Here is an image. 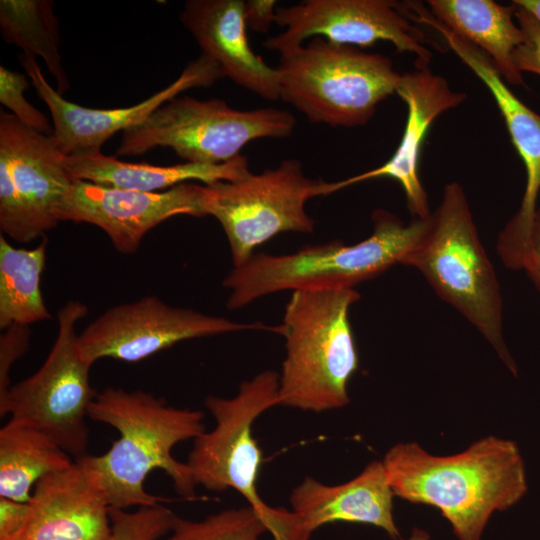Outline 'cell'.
Here are the masks:
<instances>
[{"label": "cell", "instance_id": "cell-11", "mask_svg": "<svg viewBox=\"0 0 540 540\" xmlns=\"http://www.w3.org/2000/svg\"><path fill=\"white\" fill-rule=\"evenodd\" d=\"M65 155L51 135L0 110V230L29 243L53 230L59 207L73 182Z\"/></svg>", "mask_w": 540, "mask_h": 540}, {"label": "cell", "instance_id": "cell-7", "mask_svg": "<svg viewBox=\"0 0 540 540\" xmlns=\"http://www.w3.org/2000/svg\"><path fill=\"white\" fill-rule=\"evenodd\" d=\"M295 125V117L284 109L242 111L222 99L177 96L122 132L116 156H139L163 147L190 163L221 164L240 156L251 141L290 136Z\"/></svg>", "mask_w": 540, "mask_h": 540}, {"label": "cell", "instance_id": "cell-22", "mask_svg": "<svg viewBox=\"0 0 540 540\" xmlns=\"http://www.w3.org/2000/svg\"><path fill=\"white\" fill-rule=\"evenodd\" d=\"M430 13L446 28L484 52L503 80L524 85L513 56L522 43L515 4L492 0H429Z\"/></svg>", "mask_w": 540, "mask_h": 540}, {"label": "cell", "instance_id": "cell-12", "mask_svg": "<svg viewBox=\"0 0 540 540\" xmlns=\"http://www.w3.org/2000/svg\"><path fill=\"white\" fill-rule=\"evenodd\" d=\"M275 24L285 27L268 37L263 46L279 53L307 39L366 48L390 42L399 53L416 57V68H427L432 52L423 31L405 14L402 3L392 0H306L277 6Z\"/></svg>", "mask_w": 540, "mask_h": 540}, {"label": "cell", "instance_id": "cell-10", "mask_svg": "<svg viewBox=\"0 0 540 540\" xmlns=\"http://www.w3.org/2000/svg\"><path fill=\"white\" fill-rule=\"evenodd\" d=\"M204 404L216 424L194 439L187 465L197 486L238 491L263 518L269 509L257 492L262 451L253 437L255 420L279 405V375L263 371L241 383L231 398L208 396Z\"/></svg>", "mask_w": 540, "mask_h": 540}, {"label": "cell", "instance_id": "cell-9", "mask_svg": "<svg viewBox=\"0 0 540 540\" xmlns=\"http://www.w3.org/2000/svg\"><path fill=\"white\" fill-rule=\"evenodd\" d=\"M323 185L324 181L308 178L298 160L287 159L259 174L202 185L201 206L204 216L221 224L233 265L239 267L280 233L312 232L315 221L305 204L322 196Z\"/></svg>", "mask_w": 540, "mask_h": 540}, {"label": "cell", "instance_id": "cell-33", "mask_svg": "<svg viewBox=\"0 0 540 540\" xmlns=\"http://www.w3.org/2000/svg\"><path fill=\"white\" fill-rule=\"evenodd\" d=\"M540 292V202L537 205L522 269Z\"/></svg>", "mask_w": 540, "mask_h": 540}, {"label": "cell", "instance_id": "cell-2", "mask_svg": "<svg viewBox=\"0 0 540 540\" xmlns=\"http://www.w3.org/2000/svg\"><path fill=\"white\" fill-rule=\"evenodd\" d=\"M88 418L119 432V438L107 452L76 459L96 475L110 508H139L165 502L163 497L145 490L147 476L156 469L170 477L180 497L197 498V485L189 466L175 459L172 450L176 444L196 439L205 431L202 411L170 406L163 398L144 390L107 387L97 392Z\"/></svg>", "mask_w": 540, "mask_h": 540}, {"label": "cell", "instance_id": "cell-3", "mask_svg": "<svg viewBox=\"0 0 540 540\" xmlns=\"http://www.w3.org/2000/svg\"><path fill=\"white\" fill-rule=\"evenodd\" d=\"M373 232L359 243L305 246L285 255L257 254L234 267L223 281L227 307L240 309L283 290L354 288L396 264H403L428 231L430 217L406 224L393 213H372Z\"/></svg>", "mask_w": 540, "mask_h": 540}, {"label": "cell", "instance_id": "cell-6", "mask_svg": "<svg viewBox=\"0 0 540 540\" xmlns=\"http://www.w3.org/2000/svg\"><path fill=\"white\" fill-rule=\"evenodd\" d=\"M279 54V99L316 124L365 125L402 76L384 55L320 37Z\"/></svg>", "mask_w": 540, "mask_h": 540}, {"label": "cell", "instance_id": "cell-19", "mask_svg": "<svg viewBox=\"0 0 540 540\" xmlns=\"http://www.w3.org/2000/svg\"><path fill=\"white\" fill-rule=\"evenodd\" d=\"M30 514L12 540H107L110 506L96 475L79 461L40 479Z\"/></svg>", "mask_w": 540, "mask_h": 540}, {"label": "cell", "instance_id": "cell-1", "mask_svg": "<svg viewBox=\"0 0 540 540\" xmlns=\"http://www.w3.org/2000/svg\"><path fill=\"white\" fill-rule=\"evenodd\" d=\"M382 464L394 496L439 509L458 540H481L491 515L509 509L527 491L517 444L495 436L448 456L429 454L414 442L399 443Z\"/></svg>", "mask_w": 540, "mask_h": 540}, {"label": "cell", "instance_id": "cell-17", "mask_svg": "<svg viewBox=\"0 0 540 540\" xmlns=\"http://www.w3.org/2000/svg\"><path fill=\"white\" fill-rule=\"evenodd\" d=\"M413 20L434 28L443 36L450 49L489 89L501 112L525 166L526 186L519 210L500 232L497 246L509 257H520L528 246L540 195V115L517 98L484 52L451 32L430 11L423 6L416 8Z\"/></svg>", "mask_w": 540, "mask_h": 540}, {"label": "cell", "instance_id": "cell-30", "mask_svg": "<svg viewBox=\"0 0 540 540\" xmlns=\"http://www.w3.org/2000/svg\"><path fill=\"white\" fill-rule=\"evenodd\" d=\"M30 337L31 329L27 325H12L0 335V404L4 402L12 386L11 369L28 351Z\"/></svg>", "mask_w": 540, "mask_h": 540}, {"label": "cell", "instance_id": "cell-25", "mask_svg": "<svg viewBox=\"0 0 540 540\" xmlns=\"http://www.w3.org/2000/svg\"><path fill=\"white\" fill-rule=\"evenodd\" d=\"M52 0H1L0 31L3 40L23 53L41 57L63 95L70 88L60 55L59 21Z\"/></svg>", "mask_w": 540, "mask_h": 540}, {"label": "cell", "instance_id": "cell-16", "mask_svg": "<svg viewBox=\"0 0 540 540\" xmlns=\"http://www.w3.org/2000/svg\"><path fill=\"white\" fill-rule=\"evenodd\" d=\"M202 185L183 183L161 192H141L75 180L58 210L59 221L102 229L122 254L136 252L155 226L179 215L203 217Z\"/></svg>", "mask_w": 540, "mask_h": 540}, {"label": "cell", "instance_id": "cell-28", "mask_svg": "<svg viewBox=\"0 0 540 540\" xmlns=\"http://www.w3.org/2000/svg\"><path fill=\"white\" fill-rule=\"evenodd\" d=\"M30 86L25 75L0 66V102L22 124L45 135H52L49 119L24 96Z\"/></svg>", "mask_w": 540, "mask_h": 540}, {"label": "cell", "instance_id": "cell-24", "mask_svg": "<svg viewBox=\"0 0 540 540\" xmlns=\"http://www.w3.org/2000/svg\"><path fill=\"white\" fill-rule=\"evenodd\" d=\"M47 238L33 248H17L0 235V328L31 326L51 314L40 289Z\"/></svg>", "mask_w": 540, "mask_h": 540}, {"label": "cell", "instance_id": "cell-21", "mask_svg": "<svg viewBox=\"0 0 540 540\" xmlns=\"http://www.w3.org/2000/svg\"><path fill=\"white\" fill-rule=\"evenodd\" d=\"M64 166L72 181L141 192H161L190 180L201 181L204 185L236 181L250 172L243 155L221 164L186 162L158 166L122 161L101 150L65 155Z\"/></svg>", "mask_w": 540, "mask_h": 540}, {"label": "cell", "instance_id": "cell-31", "mask_svg": "<svg viewBox=\"0 0 540 540\" xmlns=\"http://www.w3.org/2000/svg\"><path fill=\"white\" fill-rule=\"evenodd\" d=\"M30 503L0 497V540H12L24 528Z\"/></svg>", "mask_w": 540, "mask_h": 540}, {"label": "cell", "instance_id": "cell-5", "mask_svg": "<svg viewBox=\"0 0 540 540\" xmlns=\"http://www.w3.org/2000/svg\"><path fill=\"white\" fill-rule=\"evenodd\" d=\"M404 265L417 269L437 295L492 345L508 369L516 364L503 336V300L494 267L480 241L461 185L448 183L427 233Z\"/></svg>", "mask_w": 540, "mask_h": 540}, {"label": "cell", "instance_id": "cell-8", "mask_svg": "<svg viewBox=\"0 0 540 540\" xmlns=\"http://www.w3.org/2000/svg\"><path fill=\"white\" fill-rule=\"evenodd\" d=\"M88 307L69 300L57 312L56 339L40 368L12 385L0 404V416L48 435L72 457L87 453L89 428L86 423L90 404L97 392L90 384L93 366L82 354L78 322Z\"/></svg>", "mask_w": 540, "mask_h": 540}, {"label": "cell", "instance_id": "cell-15", "mask_svg": "<svg viewBox=\"0 0 540 540\" xmlns=\"http://www.w3.org/2000/svg\"><path fill=\"white\" fill-rule=\"evenodd\" d=\"M393 497L380 461L370 462L358 476L339 485L306 477L291 492L292 510L272 508L268 532L273 540H310L325 524L350 522L373 525L398 539Z\"/></svg>", "mask_w": 540, "mask_h": 540}, {"label": "cell", "instance_id": "cell-20", "mask_svg": "<svg viewBox=\"0 0 540 540\" xmlns=\"http://www.w3.org/2000/svg\"><path fill=\"white\" fill-rule=\"evenodd\" d=\"M180 21L224 77L263 99L279 100L276 68L250 47L243 0H188Z\"/></svg>", "mask_w": 540, "mask_h": 540}, {"label": "cell", "instance_id": "cell-4", "mask_svg": "<svg viewBox=\"0 0 540 540\" xmlns=\"http://www.w3.org/2000/svg\"><path fill=\"white\" fill-rule=\"evenodd\" d=\"M354 288L292 291L283 322L286 356L279 374V405L324 412L346 406L348 383L359 368L350 307Z\"/></svg>", "mask_w": 540, "mask_h": 540}, {"label": "cell", "instance_id": "cell-29", "mask_svg": "<svg viewBox=\"0 0 540 540\" xmlns=\"http://www.w3.org/2000/svg\"><path fill=\"white\" fill-rule=\"evenodd\" d=\"M515 4V19L519 25L523 40L516 49L513 60L517 70L540 76V21L528 10Z\"/></svg>", "mask_w": 540, "mask_h": 540}, {"label": "cell", "instance_id": "cell-18", "mask_svg": "<svg viewBox=\"0 0 540 540\" xmlns=\"http://www.w3.org/2000/svg\"><path fill=\"white\" fill-rule=\"evenodd\" d=\"M396 93L407 106V120L394 154L375 169L344 180L325 182L323 195L359 182L389 177L401 185L412 216L427 219L432 212L418 173L421 149L432 123L442 113L463 103L466 95L454 91L444 77L434 74L429 67L402 74Z\"/></svg>", "mask_w": 540, "mask_h": 540}, {"label": "cell", "instance_id": "cell-14", "mask_svg": "<svg viewBox=\"0 0 540 540\" xmlns=\"http://www.w3.org/2000/svg\"><path fill=\"white\" fill-rule=\"evenodd\" d=\"M19 61L52 116V137L64 155L100 151L115 133L141 123L160 106L197 87H209L224 77L219 65L201 54L168 86L147 99L122 108L84 107L63 98L44 77L36 57L21 53Z\"/></svg>", "mask_w": 540, "mask_h": 540}, {"label": "cell", "instance_id": "cell-27", "mask_svg": "<svg viewBox=\"0 0 540 540\" xmlns=\"http://www.w3.org/2000/svg\"><path fill=\"white\" fill-rule=\"evenodd\" d=\"M110 517L112 532L107 540H160L171 531L176 514L158 504L135 511L110 508Z\"/></svg>", "mask_w": 540, "mask_h": 540}, {"label": "cell", "instance_id": "cell-32", "mask_svg": "<svg viewBox=\"0 0 540 540\" xmlns=\"http://www.w3.org/2000/svg\"><path fill=\"white\" fill-rule=\"evenodd\" d=\"M277 2L274 0L244 1V18L247 28L267 33L275 23Z\"/></svg>", "mask_w": 540, "mask_h": 540}, {"label": "cell", "instance_id": "cell-34", "mask_svg": "<svg viewBox=\"0 0 540 540\" xmlns=\"http://www.w3.org/2000/svg\"><path fill=\"white\" fill-rule=\"evenodd\" d=\"M513 2L528 10L540 21V0H514Z\"/></svg>", "mask_w": 540, "mask_h": 540}, {"label": "cell", "instance_id": "cell-35", "mask_svg": "<svg viewBox=\"0 0 540 540\" xmlns=\"http://www.w3.org/2000/svg\"><path fill=\"white\" fill-rule=\"evenodd\" d=\"M429 534L417 527L413 528L409 538L407 540H429Z\"/></svg>", "mask_w": 540, "mask_h": 540}, {"label": "cell", "instance_id": "cell-23", "mask_svg": "<svg viewBox=\"0 0 540 540\" xmlns=\"http://www.w3.org/2000/svg\"><path fill=\"white\" fill-rule=\"evenodd\" d=\"M73 463L69 453L38 429L11 420L0 429V497L30 502L40 479Z\"/></svg>", "mask_w": 540, "mask_h": 540}, {"label": "cell", "instance_id": "cell-13", "mask_svg": "<svg viewBox=\"0 0 540 540\" xmlns=\"http://www.w3.org/2000/svg\"><path fill=\"white\" fill-rule=\"evenodd\" d=\"M248 329L273 331V326L170 306L150 295L107 309L79 334V345L92 364L103 358L137 362L188 339Z\"/></svg>", "mask_w": 540, "mask_h": 540}, {"label": "cell", "instance_id": "cell-26", "mask_svg": "<svg viewBox=\"0 0 540 540\" xmlns=\"http://www.w3.org/2000/svg\"><path fill=\"white\" fill-rule=\"evenodd\" d=\"M171 534L160 540H258L268 532L260 514L250 505L192 521L176 515Z\"/></svg>", "mask_w": 540, "mask_h": 540}]
</instances>
